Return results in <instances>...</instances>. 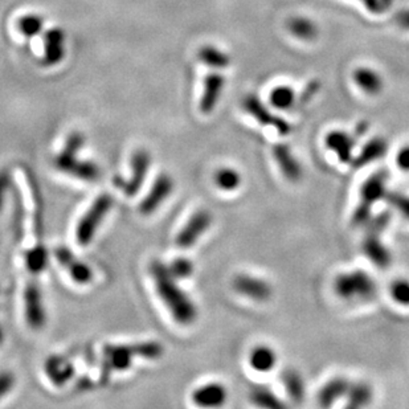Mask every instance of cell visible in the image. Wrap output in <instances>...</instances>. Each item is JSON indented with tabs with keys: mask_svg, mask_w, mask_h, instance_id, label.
Listing matches in <instances>:
<instances>
[{
	"mask_svg": "<svg viewBox=\"0 0 409 409\" xmlns=\"http://www.w3.org/2000/svg\"><path fill=\"white\" fill-rule=\"evenodd\" d=\"M151 276L159 298L169 309L175 322L183 326L194 323L198 318V309L192 300L178 286L169 268L155 261L151 265Z\"/></svg>",
	"mask_w": 409,
	"mask_h": 409,
	"instance_id": "obj_1",
	"label": "cell"
},
{
	"mask_svg": "<svg viewBox=\"0 0 409 409\" xmlns=\"http://www.w3.org/2000/svg\"><path fill=\"white\" fill-rule=\"evenodd\" d=\"M334 295L347 304H366L378 295V282L370 272L364 269H350L332 278Z\"/></svg>",
	"mask_w": 409,
	"mask_h": 409,
	"instance_id": "obj_2",
	"label": "cell"
},
{
	"mask_svg": "<svg viewBox=\"0 0 409 409\" xmlns=\"http://www.w3.org/2000/svg\"><path fill=\"white\" fill-rule=\"evenodd\" d=\"M388 192V173L383 170L372 172L359 188V201L351 217L353 224L357 226L369 224L375 206L385 201Z\"/></svg>",
	"mask_w": 409,
	"mask_h": 409,
	"instance_id": "obj_3",
	"label": "cell"
},
{
	"mask_svg": "<svg viewBox=\"0 0 409 409\" xmlns=\"http://www.w3.org/2000/svg\"><path fill=\"white\" fill-rule=\"evenodd\" d=\"M113 207V198L109 194H102L91 206V208L85 212L76 228V240L81 247H88L95 236L100 225L107 216Z\"/></svg>",
	"mask_w": 409,
	"mask_h": 409,
	"instance_id": "obj_4",
	"label": "cell"
},
{
	"mask_svg": "<svg viewBox=\"0 0 409 409\" xmlns=\"http://www.w3.org/2000/svg\"><path fill=\"white\" fill-rule=\"evenodd\" d=\"M242 107L244 110L256 119L261 126H269L276 129V132L279 135H289L291 132V123L286 119L279 117L277 114L272 113L270 109L265 105L264 102L260 100L258 95L256 94H249L244 98L242 101Z\"/></svg>",
	"mask_w": 409,
	"mask_h": 409,
	"instance_id": "obj_5",
	"label": "cell"
},
{
	"mask_svg": "<svg viewBox=\"0 0 409 409\" xmlns=\"http://www.w3.org/2000/svg\"><path fill=\"white\" fill-rule=\"evenodd\" d=\"M233 291L240 295L251 300L253 302H268L273 297V286L272 284L263 277L249 275V273H240L233 278L232 282Z\"/></svg>",
	"mask_w": 409,
	"mask_h": 409,
	"instance_id": "obj_6",
	"label": "cell"
},
{
	"mask_svg": "<svg viewBox=\"0 0 409 409\" xmlns=\"http://www.w3.org/2000/svg\"><path fill=\"white\" fill-rule=\"evenodd\" d=\"M323 145L341 164L353 166L357 154V139L351 132L342 129L330 130L325 135Z\"/></svg>",
	"mask_w": 409,
	"mask_h": 409,
	"instance_id": "obj_7",
	"label": "cell"
},
{
	"mask_svg": "<svg viewBox=\"0 0 409 409\" xmlns=\"http://www.w3.org/2000/svg\"><path fill=\"white\" fill-rule=\"evenodd\" d=\"M272 157L278 171L289 183H298L304 178V166L291 147L286 144H276L272 147Z\"/></svg>",
	"mask_w": 409,
	"mask_h": 409,
	"instance_id": "obj_8",
	"label": "cell"
},
{
	"mask_svg": "<svg viewBox=\"0 0 409 409\" xmlns=\"http://www.w3.org/2000/svg\"><path fill=\"white\" fill-rule=\"evenodd\" d=\"M54 166L57 170L85 182H94L100 178V169L97 164L88 160H79L77 154L64 150L54 159Z\"/></svg>",
	"mask_w": 409,
	"mask_h": 409,
	"instance_id": "obj_9",
	"label": "cell"
},
{
	"mask_svg": "<svg viewBox=\"0 0 409 409\" xmlns=\"http://www.w3.org/2000/svg\"><path fill=\"white\" fill-rule=\"evenodd\" d=\"M212 222L213 219L210 212L206 210H199L195 212L188 219V222L182 228V231L178 233V236L175 238V244L182 249L194 247L200 238L210 229Z\"/></svg>",
	"mask_w": 409,
	"mask_h": 409,
	"instance_id": "obj_10",
	"label": "cell"
},
{
	"mask_svg": "<svg viewBox=\"0 0 409 409\" xmlns=\"http://www.w3.org/2000/svg\"><path fill=\"white\" fill-rule=\"evenodd\" d=\"M362 251L372 264L380 269L388 268L392 263V254L388 247L384 244L382 231L370 228L363 238Z\"/></svg>",
	"mask_w": 409,
	"mask_h": 409,
	"instance_id": "obj_11",
	"label": "cell"
},
{
	"mask_svg": "<svg viewBox=\"0 0 409 409\" xmlns=\"http://www.w3.org/2000/svg\"><path fill=\"white\" fill-rule=\"evenodd\" d=\"M24 311L28 326L33 330L44 327L47 313L43 302V294L36 284H28L24 291Z\"/></svg>",
	"mask_w": 409,
	"mask_h": 409,
	"instance_id": "obj_12",
	"label": "cell"
},
{
	"mask_svg": "<svg viewBox=\"0 0 409 409\" xmlns=\"http://www.w3.org/2000/svg\"><path fill=\"white\" fill-rule=\"evenodd\" d=\"M173 191V180L167 173H160L151 185L148 194L139 204V211L142 215H151L169 199Z\"/></svg>",
	"mask_w": 409,
	"mask_h": 409,
	"instance_id": "obj_13",
	"label": "cell"
},
{
	"mask_svg": "<svg viewBox=\"0 0 409 409\" xmlns=\"http://www.w3.org/2000/svg\"><path fill=\"white\" fill-rule=\"evenodd\" d=\"M151 166V155L144 148L137 150L132 158V175L123 185V192L128 196L137 195L145 183L146 176L148 175Z\"/></svg>",
	"mask_w": 409,
	"mask_h": 409,
	"instance_id": "obj_14",
	"label": "cell"
},
{
	"mask_svg": "<svg viewBox=\"0 0 409 409\" xmlns=\"http://www.w3.org/2000/svg\"><path fill=\"white\" fill-rule=\"evenodd\" d=\"M351 380L346 376H332L327 382L322 384L317 394L318 406L322 408H330L338 401L347 396Z\"/></svg>",
	"mask_w": 409,
	"mask_h": 409,
	"instance_id": "obj_15",
	"label": "cell"
},
{
	"mask_svg": "<svg viewBox=\"0 0 409 409\" xmlns=\"http://www.w3.org/2000/svg\"><path fill=\"white\" fill-rule=\"evenodd\" d=\"M279 363L277 350L269 344H256L248 354V364L257 373H270L276 371Z\"/></svg>",
	"mask_w": 409,
	"mask_h": 409,
	"instance_id": "obj_16",
	"label": "cell"
},
{
	"mask_svg": "<svg viewBox=\"0 0 409 409\" xmlns=\"http://www.w3.org/2000/svg\"><path fill=\"white\" fill-rule=\"evenodd\" d=\"M228 400V391L224 384H204L192 392V401L200 408H220Z\"/></svg>",
	"mask_w": 409,
	"mask_h": 409,
	"instance_id": "obj_17",
	"label": "cell"
},
{
	"mask_svg": "<svg viewBox=\"0 0 409 409\" xmlns=\"http://www.w3.org/2000/svg\"><path fill=\"white\" fill-rule=\"evenodd\" d=\"M388 153V142L383 137H372L364 145L362 146L355 154L353 167L363 169L380 159H383Z\"/></svg>",
	"mask_w": 409,
	"mask_h": 409,
	"instance_id": "obj_18",
	"label": "cell"
},
{
	"mask_svg": "<svg viewBox=\"0 0 409 409\" xmlns=\"http://www.w3.org/2000/svg\"><path fill=\"white\" fill-rule=\"evenodd\" d=\"M65 33L61 28H52L44 33V57L45 65H57L65 56Z\"/></svg>",
	"mask_w": 409,
	"mask_h": 409,
	"instance_id": "obj_19",
	"label": "cell"
},
{
	"mask_svg": "<svg viewBox=\"0 0 409 409\" xmlns=\"http://www.w3.org/2000/svg\"><path fill=\"white\" fill-rule=\"evenodd\" d=\"M353 79L357 88L370 95V97H376L380 93L383 92L384 79L379 72H376L373 68L370 66H359L354 73Z\"/></svg>",
	"mask_w": 409,
	"mask_h": 409,
	"instance_id": "obj_20",
	"label": "cell"
},
{
	"mask_svg": "<svg viewBox=\"0 0 409 409\" xmlns=\"http://www.w3.org/2000/svg\"><path fill=\"white\" fill-rule=\"evenodd\" d=\"M225 77L220 73H210L204 81V92L200 100V110L210 114L217 105L219 98L224 89Z\"/></svg>",
	"mask_w": 409,
	"mask_h": 409,
	"instance_id": "obj_21",
	"label": "cell"
},
{
	"mask_svg": "<svg viewBox=\"0 0 409 409\" xmlns=\"http://www.w3.org/2000/svg\"><path fill=\"white\" fill-rule=\"evenodd\" d=\"M279 382L293 403L301 404L306 396V384L302 375L295 369H285L279 375Z\"/></svg>",
	"mask_w": 409,
	"mask_h": 409,
	"instance_id": "obj_22",
	"label": "cell"
},
{
	"mask_svg": "<svg viewBox=\"0 0 409 409\" xmlns=\"http://www.w3.org/2000/svg\"><path fill=\"white\" fill-rule=\"evenodd\" d=\"M375 399L373 388L364 380L351 382L347 396H346V406L351 409L366 408L372 404Z\"/></svg>",
	"mask_w": 409,
	"mask_h": 409,
	"instance_id": "obj_23",
	"label": "cell"
},
{
	"mask_svg": "<svg viewBox=\"0 0 409 409\" xmlns=\"http://www.w3.org/2000/svg\"><path fill=\"white\" fill-rule=\"evenodd\" d=\"M106 360L111 370L126 371L130 369L135 348L129 346H109L105 348Z\"/></svg>",
	"mask_w": 409,
	"mask_h": 409,
	"instance_id": "obj_24",
	"label": "cell"
},
{
	"mask_svg": "<svg viewBox=\"0 0 409 409\" xmlns=\"http://www.w3.org/2000/svg\"><path fill=\"white\" fill-rule=\"evenodd\" d=\"M288 31L301 41H313L319 33L317 23L307 16H293L288 22Z\"/></svg>",
	"mask_w": 409,
	"mask_h": 409,
	"instance_id": "obj_25",
	"label": "cell"
},
{
	"mask_svg": "<svg viewBox=\"0 0 409 409\" xmlns=\"http://www.w3.org/2000/svg\"><path fill=\"white\" fill-rule=\"evenodd\" d=\"M297 94L289 85H277L269 93V105L277 111H288L295 105Z\"/></svg>",
	"mask_w": 409,
	"mask_h": 409,
	"instance_id": "obj_26",
	"label": "cell"
},
{
	"mask_svg": "<svg viewBox=\"0 0 409 409\" xmlns=\"http://www.w3.org/2000/svg\"><path fill=\"white\" fill-rule=\"evenodd\" d=\"M242 175L235 167H220L213 175V182L223 192H235L242 185Z\"/></svg>",
	"mask_w": 409,
	"mask_h": 409,
	"instance_id": "obj_27",
	"label": "cell"
},
{
	"mask_svg": "<svg viewBox=\"0 0 409 409\" xmlns=\"http://www.w3.org/2000/svg\"><path fill=\"white\" fill-rule=\"evenodd\" d=\"M45 371L49 379L57 385L66 383L75 373V369L72 367V364L68 363L63 357H49L45 364Z\"/></svg>",
	"mask_w": 409,
	"mask_h": 409,
	"instance_id": "obj_28",
	"label": "cell"
},
{
	"mask_svg": "<svg viewBox=\"0 0 409 409\" xmlns=\"http://www.w3.org/2000/svg\"><path fill=\"white\" fill-rule=\"evenodd\" d=\"M199 60L213 69H224L231 65V57L224 51L213 47V45H204L200 48L198 53Z\"/></svg>",
	"mask_w": 409,
	"mask_h": 409,
	"instance_id": "obj_29",
	"label": "cell"
},
{
	"mask_svg": "<svg viewBox=\"0 0 409 409\" xmlns=\"http://www.w3.org/2000/svg\"><path fill=\"white\" fill-rule=\"evenodd\" d=\"M249 399L256 407L260 408L279 409L285 407V403L268 387H254Z\"/></svg>",
	"mask_w": 409,
	"mask_h": 409,
	"instance_id": "obj_30",
	"label": "cell"
},
{
	"mask_svg": "<svg viewBox=\"0 0 409 409\" xmlns=\"http://www.w3.org/2000/svg\"><path fill=\"white\" fill-rule=\"evenodd\" d=\"M388 295L394 304L400 307H409V279L397 277L392 279L388 288Z\"/></svg>",
	"mask_w": 409,
	"mask_h": 409,
	"instance_id": "obj_31",
	"label": "cell"
},
{
	"mask_svg": "<svg viewBox=\"0 0 409 409\" xmlns=\"http://www.w3.org/2000/svg\"><path fill=\"white\" fill-rule=\"evenodd\" d=\"M26 264L31 273L39 275L48 264V252L43 245H38V247L32 248L26 253Z\"/></svg>",
	"mask_w": 409,
	"mask_h": 409,
	"instance_id": "obj_32",
	"label": "cell"
},
{
	"mask_svg": "<svg viewBox=\"0 0 409 409\" xmlns=\"http://www.w3.org/2000/svg\"><path fill=\"white\" fill-rule=\"evenodd\" d=\"M65 268L68 269V273H69L70 278L79 285L89 284L94 276L92 268L89 265L79 261L76 257L66 265Z\"/></svg>",
	"mask_w": 409,
	"mask_h": 409,
	"instance_id": "obj_33",
	"label": "cell"
},
{
	"mask_svg": "<svg viewBox=\"0 0 409 409\" xmlns=\"http://www.w3.org/2000/svg\"><path fill=\"white\" fill-rule=\"evenodd\" d=\"M17 28L26 38H35L41 33L44 20L38 15H26L17 22Z\"/></svg>",
	"mask_w": 409,
	"mask_h": 409,
	"instance_id": "obj_34",
	"label": "cell"
},
{
	"mask_svg": "<svg viewBox=\"0 0 409 409\" xmlns=\"http://www.w3.org/2000/svg\"><path fill=\"white\" fill-rule=\"evenodd\" d=\"M385 201L404 220L409 222V195L403 192H396V191H389Z\"/></svg>",
	"mask_w": 409,
	"mask_h": 409,
	"instance_id": "obj_35",
	"label": "cell"
},
{
	"mask_svg": "<svg viewBox=\"0 0 409 409\" xmlns=\"http://www.w3.org/2000/svg\"><path fill=\"white\" fill-rule=\"evenodd\" d=\"M169 270L171 273L172 277L179 278V279H183V278H188L192 276L194 273V264L190 258H185V257H178L172 261L170 266H169Z\"/></svg>",
	"mask_w": 409,
	"mask_h": 409,
	"instance_id": "obj_36",
	"label": "cell"
},
{
	"mask_svg": "<svg viewBox=\"0 0 409 409\" xmlns=\"http://www.w3.org/2000/svg\"><path fill=\"white\" fill-rule=\"evenodd\" d=\"M135 348V354L139 357H148V359H155L160 357L162 354V346L159 344H138Z\"/></svg>",
	"mask_w": 409,
	"mask_h": 409,
	"instance_id": "obj_37",
	"label": "cell"
},
{
	"mask_svg": "<svg viewBox=\"0 0 409 409\" xmlns=\"http://www.w3.org/2000/svg\"><path fill=\"white\" fill-rule=\"evenodd\" d=\"M85 144V137L84 134H81L79 132H72L68 139H66L65 147H64V151L68 153H72V154H77L81 147Z\"/></svg>",
	"mask_w": 409,
	"mask_h": 409,
	"instance_id": "obj_38",
	"label": "cell"
},
{
	"mask_svg": "<svg viewBox=\"0 0 409 409\" xmlns=\"http://www.w3.org/2000/svg\"><path fill=\"white\" fill-rule=\"evenodd\" d=\"M395 164L397 170L401 172H409V145L401 146L395 154Z\"/></svg>",
	"mask_w": 409,
	"mask_h": 409,
	"instance_id": "obj_39",
	"label": "cell"
},
{
	"mask_svg": "<svg viewBox=\"0 0 409 409\" xmlns=\"http://www.w3.org/2000/svg\"><path fill=\"white\" fill-rule=\"evenodd\" d=\"M10 185H11V178L10 173L6 170H0V212L3 210L4 201H6V195L10 190Z\"/></svg>",
	"mask_w": 409,
	"mask_h": 409,
	"instance_id": "obj_40",
	"label": "cell"
},
{
	"mask_svg": "<svg viewBox=\"0 0 409 409\" xmlns=\"http://www.w3.org/2000/svg\"><path fill=\"white\" fill-rule=\"evenodd\" d=\"M13 384H15V378L13 373L10 372L0 373V399L6 396L13 389Z\"/></svg>",
	"mask_w": 409,
	"mask_h": 409,
	"instance_id": "obj_41",
	"label": "cell"
},
{
	"mask_svg": "<svg viewBox=\"0 0 409 409\" xmlns=\"http://www.w3.org/2000/svg\"><path fill=\"white\" fill-rule=\"evenodd\" d=\"M367 11H370L371 13H383L387 8V4L384 3V0H359Z\"/></svg>",
	"mask_w": 409,
	"mask_h": 409,
	"instance_id": "obj_42",
	"label": "cell"
},
{
	"mask_svg": "<svg viewBox=\"0 0 409 409\" xmlns=\"http://www.w3.org/2000/svg\"><path fill=\"white\" fill-rule=\"evenodd\" d=\"M395 22L400 28L409 31V8L399 11L395 16Z\"/></svg>",
	"mask_w": 409,
	"mask_h": 409,
	"instance_id": "obj_43",
	"label": "cell"
}]
</instances>
